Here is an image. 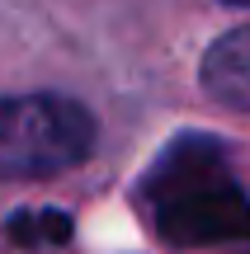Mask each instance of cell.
I'll return each mask as SVG.
<instances>
[{
    "mask_svg": "<svg viewBox=\"0 0 250 254\" xmlns=\"http://www.w3.org/2000/svg\"><path fill=\"white\" fill-rule=\"evenodd\" d=\"M203 90L236 113H250V24L222 33L203 52Z\"/></svg>",
    "mask_w": 250,
    "mask_h": 254,
    "instance_id": "3957f363",
    "label": "cell"
},
{
    "mask_svg": "<svg viewBox=\"0 0 250 254\" xmlns=\"http://www.w3.org/2000/svg\"><path fill=\"white\" fill-rule=\"evenodd\" d=\"M227 5H250V0H227Z\"/></svg>",
    "mask_w": 250,
    "mask_h": 254,
    "instance_id": "5b68a950",
    "label": "cell"
},
{
    "mask_svg": "<svg viewBox=\"0 0 250 254\" xmlns=\"http://www.w3.org/2000/svg\"><path fill=\"white\" fill-rule=\"evenodd\" d=\"M142 207L161 240L179 250L250 240V198L208 132H179L142 179Z\"/></svg>",
    "mask_w": 250,
    "mask_h": 254,
    "instance_id": "6da1fadb",
    "label": "cell"
},
{
    "mask_svg": "<svg viewBox=\"0 0 250 254\" xmlns=\"http://www.w3.org/2000/svg\"><path fill=\"white\" fill-rule=\"evenodd\" d=\"M5 236L24 250H38V245H66L71 240V217L57 207H43V212H19V217L5 221Z\"/></svg>",
    "mask_w": 250,
    "mask_h": 254,
    "instance_id": "277c9868",
    "label": "cell"
},
{
    "mask_svg": "<svg viewBox=\"0 0 250 254\" xmlns=\"http://www.w3.org/2000/svg\"><path fill=\"white\" fill-rule=\"evenodd\" d=\"M94 151V118L66 94H0V179H52Z\"/></svg>",
    "mask_w": 250,
    "mask_h": 254,
    "instance_id": "7a4b0ae2",
    "label": "cell"
}]
</instances>
